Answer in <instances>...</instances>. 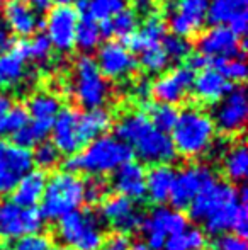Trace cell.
<instances>
[{
    "label": "cell",
    "mask_w": 248,
    "mask_h": 250,
    "mask_svg": "<svg viewBox=\"0 0 248 250\" xmlns=\"http://www.w3.org/2000/svg\"><path fill=\"white\" fill-rule=\"evenodd\" d=\"M58 240L70 250H99L106 240L104 223L89 209H78L58 220Z\"/></svg>",
    "instance_id": "cell-8"
},
{
    "label": "cell",
    "mask_w": 248,
    "mask_h": 250,
    "mask_svg": "<svg viewBox=\"0 0 248 250\" xmlns=\"http://www.w3.org/2000/svg\"><path fill=\"white\" fill-rule=\"evenodd\" d=\"M48 135H50V129L29 121L19 133L14 135V140H16L14 143L22 146V148L31 150V146H38L39 143H43Z\"/></svg>",
    "instance_id": "cell-40"
},
{
    "label": "cell",
    "mask_w": 248,
    "mask_h": 250,
    "mask_svg": "<svg viewBox=\"0 0 248 250\" xmlns=\"http://www.w3.org/2000/svg\"><path fill=\"white\" fill-rule=\"evenodd\" d=\"M138 55H139L138 66L141 65L148 73H163L167 70V66L170 65L169 58L163 53L162 46L150 48V50H145L138 53Z\"/></svg>",
    "instance_id": "cell-38"
},
{
    "label": "cell",
    "mask_w": 248,
    "mask_h": 250,
    "mask_svg": "<svg viewBox=\"0 0 248 250\" xmlns=\"http://www.w3.org/2000/svg\"><path fill=\"white\" fill-rule=\"evenodd\" d=\"M3 24L7 31L16 34L19 40H26L36 34L41 26H44L39 14L22 0H10L3 7Z\"/></svg>",
    "instance_id": "cell-21"
},
{
    "label": "cell",
    "mask_w": 248,
    "mask_h": 250,
    "mask_svg": "<svg viewBox=\"0 0 248 250\" xmlns=\"http://www.w3.org/2000/svg\"><path fill=\"white\" fill-rule=\"evenodd\" d=\"M10 250H53V247H51L50 238L41 233H36L16 240V244Z\"/></svg>",
    "instance_id": "cell-43"
},
{
    "label": "cell",
    "mask_w": 248,
    "mask_h": 250,
    "mask_svg": "<svg viewBox=\"0 0 248 250\" xmlns=\"http://www.w3.org/2000/svg\"><path fill=\"white\" fill-rule=\"evenodd\" d=\"M212 179H216L214 172L204 164H191L175 172V179H173L172 192H170L169 199L172 203V208L179 211L182 208H189V204L194 201L195 196Z\"/></svg>",
    "instance_id": "cell-15"
},
{
    "label": "cell",
    "mask_w": 248,
    "mask_h": 250,
    "mask_svg": "<svg viewBox=\"0 0 248 250\" xmlns=\"http://www.w3.org/2000/svg\"><path fill=\"white\" fill-rule=\"evenodd\" d=\"M34 167L31 150L0 142V196L14 191L17 182Z\"/></svg>",
    "instance_id": "cell-17"
},
{
    "label": "cell",
    "mask_w": 248,
    "mask_h": 250,
    "mask_svg": "<svg viewBox=\"0 0 248 250\" xmlns=\"http://www.w3.org/2000/svg\"><path fill=\"white\" fill-rule=\"evenodd\" d=\"M22 2H26L27 5H31L39 14V12H44V10H50L55 0H22Z\"/></svg>",
    "instance_id": "cell-49"
},
{
    "label": "cell",
    "mask_w": 248,
    "mask_h": 250,
    "mask_svg": "<svg viewBox=\"0 0 248 250\" xmlns=\"http://www.w3.org/2000/svg\"><path fill=\"white\" fill-rule=\"evenodd\" d=\"M187 228V218L182 211L172 206H156L143 218L141 231L145 235L146 245L153 250L163 249L165 242Z\"/></svg>",
    "instance_id": "cell-9"
},
{
    "label": "cell",
    "mask_w": 248,
    "mask_h": 250,
    "mask_svg": "<svg viewBox=\"0 0 248 250\" xmlns=\"http://www.w3.org/2000/svg\"><path fill=\"white\" fill-rule=\"evenodd\" d=\"M165 36H167L165 21L155 14V16L146 17L145 24L141 27H138V31L129 38L128 48L131 51L141 53L145 50H150V48L162 46V41Z\"/></svg>",
    "instance_id": "cell-25"
},
{
    "label": "cell",
    "mask_w": 248,
    "mask_h": 250,
    "mask_svg": "<svg viewBox=\"0 0 248 250\" xmlns=\"http://www.w3.org/2000/svg\"><path fill=\"white\" fill-rule=\"evenodd\" d=\"M134 3V9L133 12L136 14L138 17H150L155 16V0H133Z\"/></svg>",
    "instance_id": "cell-47"
},
{
    "label": "cell",
    "mask_w": 248,
    "mask_h": 250,
    "mask_svg": "<svg viewBox=\"0 0 248 250\" xmlns=\"http://www.w3.org/2000/svg\"><path fill=\"white\" fill-rule=\"evenodd\" d=\"M209 60L208 58H204L202 55H199V53H195V55H191L189 56V66L187 68H191L192 72L194 70H204V68H208L209 66Z\"/></svg>",
    "instance_id": "cell-48"
},
{
    "label": "cell",
    "mask_w": 248,
    "mask_h": 250,
    "mask_svg": "<svg viewBox=\"0 0 248 250\" xmlns=\"http://www.w3.org/2000/svg\"><path fill=\"white\" fill-rule=\"evenodd\" d=\"M26 50H27V58L33 60L41 65H46L51 60V53H53V46H51L50 40L46 38V34H36L31 40H26Z\"/></svg>",
    "instance_id": "cell-39"
},
{
    "label": "cell",
    "mask_w": 248,
    "mask_h": 250,
    "mask_svg": "<svg viewBox=\"0 0 248 250\" xmlns=\"http://www.w3.org/2000/svg\"><path fill=\"white\" fill-rule=\"evenodd\" d=\"M114 136L128 145V148L134 151L145 164L169 165L177 157L170 135L158 131L141 111L124 112L117 119Z\"/></svg>",
    "instance_id": "cell-3"
},
{
    "label": "cell",
    "mask_w": 248,
    "mask_h": 250,
    "mask_svg": "<svg viewBox=\"0 0 248 250\" xmlns=\"http://www.w3.org/2000/svg\"><path fill=\"white\" fill-rule=\"evenodd\" d=\"M128 3L129 0H80L78 5L83 16L102 22L119 14L121 10L128 9Z\"/></svg>",
    "instance_id": "cell-30"
},
{
    "label": "cell",
    "mask_w": 248,
    "mask_h": 250,
    "mask_svg": "<svg viewBox=\"0 0 248 250\" xmlns=\"http://www.w3.org/2000/svg\"><path fill=\"white\" fill-rule=\"evenodd\" d=\"M10 105H12V101H10L9 94L3 92V90H0V118L9 111Z\"/></svg>",
    "instance_id": "cell-51"
},
{
    "label": "cell",
    "mask_w": 248,
    "mask_h": 250,
    "mask_svg": "<svg viewBox=\"0 0 248 250\" xmlns=\"http://www.w3.org/2000/svg\"><path fill=\"white\" fill-rule=\"evenodd\" d=\"M102 43V33H100V26L97 21L90 19L87 16H82L76 24V33H75V46L83 51V55L90 51H95Z\"/></svg>",
    "instance_id": "cell-31"
},
{
    "label": "cell",
    "mask_w": 248,
    "mask_h": 250,
    "mask_svg": "<svg viewBox=\"0 0 248 250\" xmlns=\"http://www.w3.org/2000/svg\"><path fill=\"white\" fill-rule=\"evenodd\" d=\"M70 90L85 111L104 107L113 94L109 80H106L95 60L89 55H82L75 60Z\"/></svg>",
    "instance_id": "cell-7"
},
{
    "label": "cell",
    "mask_w": 248,
    "mask_h": 250,
    "mask_svg": "<svg viewBox=\"0 0 248 250\" xmlns=\"http://www.w3.org/2000/svg\"><path fill=\"white\" fill-rule=\"evenodd\" d=\"M0 250H10V247H7L5 244H0Z\"/></svg>",
    "instance_id": "cell-55"
},
{
    "label": "cell",
    "mask_w": 248,
    "mask_h": 250,
    "mask_svg": "<svg viewBox=\"0 0 248 250\" xmlns=\"http://www.w3.org/2000/svg\"><path fill=\"white\" fill-rule=\"evenodd\" d=\"M233 89L231 82L225 79L218 70L212 66L201 70L197 77H194L191 92L195 96V99L202 104H218L229 90Z\"/></svg>",
    "instance_id": "cell-23"
},
{
    "label": "cell",
    "mask_w": 248,
    "mask_h": 250,
    "mask_svg": "<svg viewBox=\"0 0 248 250\" xmlns=\"http://www.w3.org/2000/svg\"><path fill=\"white\" fill-rule=\"evenodd\" d=\"M208 244V237L201 228H186L182 233H177L165 242V250H201Z\"/></svg>",
    "instance_id": "cell-32"
},
{
    "label": "cell",
    "mask_w": 248,
    "mask_h": 250,
    "mask_svg": "<svg viewBox=\"0 0 248 250\" xmlns=\"http://www.w3.org/2000/svg\"><path fill=\"white\" fill-rule=\"evenodd\" d=\"M113 188L119 196L139 201L146 196V170L139 162L129 160L121 165L113 175Z\"/></svg>",
    "instance_id": "cell-22"
},
{
    "label": "cell",
    "mask_w": 248,
    "mask_h": 250,
    "mask_svg": "<svg viewBox=\"0 0 248 250\" xmlns=\"http://www.w3.org/2000/svg\"><path fill=\"white\" fill-rule=\"evenodd\" d=\"M46 186V175L41 170H31L17 182L12 191V203L19 204L22 208H36L41 203Z\"/></svg>",
    "instance_id": "cell-26"
},
{
    "label": "cell",
    "mask_w": 248,
    "mask_h": 250,
    "mask_svg": "<svg viewBox=\"0 0 248 250\" xmlns=\"http://www.w3.org/2000/svg\"><path fill=\"white\" fill-rule=\"evenodd\" d=\"M26 111L31 123L51 129L55 118L61 111V101L57 94L41 90V92H36L29 97Z\"/></svg>",
    "instance_id": "cell-24"
},
{
    "label": "cell",
    "mask_w": 248,
    "mask_h": 250,
    "mask_svg": "<svg viewBox=\"0 0 248 250\" xmlns=\"http://www.w3.org/2000/svg\"><path fill=\"white\" fill-rule=\"evenodd\" d=\"M170 133L175 153L186 158L202 157L212 150L216 142V128L211 116L197 105L182 109Z\"/></svg>",
    "instance_id": "cell-4"
},
{
    "label": "cell",
    "mask_w": 248,
    "mask_h": 250,
    "mask_svg": "<svg viewBox=\"0 0 248 250\" xmlns=\"http://www.w3.org/2000/svg\"><path fill=\"white\" fill-rule=\"evenodd\" d=\"M245 48V41L226 26H211L197 40V53L209 62L243 58Z\"/></svg>",
    "instance_id": "cell-13"
},
{
    "label": "cell",
    "mask_w": 248,
    "mask_h": 250,
    "mask_svg": "<svg viewBox=\"0 0 248 250\" xmlns=\"http://www.w3.org/2000/svg\"><path fill=\"white\" fill-rule=\"evenodd\" d=\"M129 240L126 235H113V237H109L107 240H104L102 247L99 250H129Z\"/></svg>",
    "instance_id": "cell-45"
},
{
    "label": "cell",
    "mask_w": 248,
    "mask_h": 250,
    "mask_svg": "<svg viewBox=\"0 0 248 250\" xmlns=\"http://www.w3.org/2000/svg\"><path fill=\"white\" fill-rule=\"evenodd\" d=\"M85 203V181L78 174L70 170L55 172L46 179L43 198H41V216L44 220H61L63 216L78 211Z\"/></svg>",
    "instance_id": "cell-6"
},
{
    "label": "cell",
    "mask_w": 248,
    "mask_h": 250,
    "mask_svg": "<svg viewBox=\"0 0 248 250\" xmlns=\"http://www.w3.org/2000/svg\"><path fill=\"white\" fill-rule=\"evenodd\" d=\"M248 118V99L243 87H233L212 109V123L225 135H236L245 128Z\"/></svg>",
    "instance_id": "cell-14"
},
{
    "label": "cell",
    "mask_w": 248,
    "mask_h": 250,
    "mask_svg": "<svg viewBox=\"0 0 248 250\" xmlns=\"http://www.w3.org/2000/svg\"><path fill=\"white\" fill-rule=\"evenodd\" d=\"M60 3H63V5H72L73 2H80V0H58Z\"/></svg>",
    "instance_id": "cell-53"
},
{
    "label": "cell",
    "mask_w": 248,
    "mask_h": 250,
    "mask_svg": "<svg viewBox=\"0 0 248 250\" xmlns=\"http://www.w3.org/2000/svg\"><path fill=\"white\" fill-rule=\"evenodd\" d=\"M27 60L26 40H17L0 51V90L16 89L26 80Z\"/></svg>",
    "instance_id": "cell-20"
},
{
    "label": "cell",
    "mask_w": 248,
    "mask_h": 250,
    "mask_svg": "<svg viewBox=\"0 0 248 250\" xmlns=\"http://www.w3.org/2000/svg\"><path fill=\"white\" fill-rule=\"evenodd\" d=\"M129 250H153V249H150L146 244H143V242H139V244H136L134 247H131Z\"/></svg>",
    "instance_id": "cell-52"
},
{
    "label": "cell",
    "mask_w": 248,
    "mask_h": 250,
    "mask_svg": "<svg viewBox=\"0 0 248 250\" xmlns=\"http://www.w3.org/2000/svg\"><path fill=\"white\" fill-rule=\"evenodd\" d=\"M162 50L167 55L169 62H182L192 55V44L189 40H184L175 34H167L162 41Z\"/></svg>",
    "instance_id": "cell-36"
},
{
    "label": "cell",
    "mask_w": 248,
    "mask_h": 250,
    "mask_svg": "<svg viewBox=\"0 0 248 250\" xmlns=\"http://www.w3.org/2000/svg\"><path fill=\"white\" fill-rule=\"evenodd\" d=\"M131 94L134 96L136 101L146 102V101L150 99V97H152V83H150L148 80H145V79L138 80V82L133 85Z\"/></svg>",
    "instance_id": "cell-46"
},
{
    "label": "cell",
    "mask_w": 248,
    "mask_h": 250,
    "mask_svg": "<svg viewBox=\"0 0 248 250\" xmlns=\"http://www.w3.org/2000/svg\"><path fill=\"white\" fill-rule=\"evenodd\" d=\"M192 220L204 223L211 235L228 231L245 237L248 228V209L245 189L238 191L228 182L212 179L189 204Z\"/></svg>",
    "instance_id": "cell-1"
},
{
    "label": "cell",
    "mask_w": 248,
    "mask_h": 250,
    "mask_svg": "<svg viewBox=\"0 0 248 250\" xmlns=\"http://www.w3.org/2000/svg\"><path fill=\"white\" fill-rule=\"evenodd\" d=\"M58 250H70V249H65V247H63V249H58Z\"/></svg>",
    "instance_id": "cell-56"
},
{
    "label": "cell",
    "mask_w": 248,
    "mask_h": 250,
    "mask_svg": "<svg viewBox=\"0 0 248 250\" xmlns=\"http://www.w3.org/2000/svg\"><path fill=\"white\" fill-rule=\"evenodd\" d=\"M209 0H172L167 7V26L184 40L197 36L208 22Z\"/></svg>",
    "instance_id": "cell-10"
},
{
    "label": "cell",
    "mask_w": 248,
    "mask_h": 250,
    "mask_svg": "<svg viewBox=\"0 0 248 250\" xmlns=\"http://www.w3.org/2000/svg\"><path fill=\"white\" fill-rule=\"evenodd\" d=\"M78 19V10L73 5L58 3L57 7L48 10V17L43 24L46 27V38L58 53L66 55L75 50V33Z\"/></svg>",
    "instance_id": "cell-12"
},
{
    "label": "cell",
    "mask_w": 248,
    "mask_h": 250,
    "mask_svg": "<svg viewBox=\"0 0 248 250\" xmlns=\"http://www.w3.org/2000/svg\"><path fill=\"white\" fill-rule=\"evenodd\" d=\"M44 218L36 208H22L12 201L0 203V235L7 240H19L39 233Z\"/></svg>",
    "instance_id": "cell-11"
},
{
    "label": "cell",
    "mask_w": 248,
    "mask_h": 250,
    "mask_svg": "<svg viewBox=\"0 0 248 250\" xmlns=\"http://www.w3.org/2000/svg\"><path fill=\"white\" fill-rule=\"evenodd\" d=\"M131 160V150L117 136L102 135L92 140L85 148L68 158L66 170L83 172L90 177H102L114 174L126 162Z\"/></svg>",
    "instance_id": "cell-5"
},
{
    "label": "cell",
    "mask_w": 248,
    "mask_h": 250,
    "mask_svg": "<svg viewBox=\"0 0 248 250\" xmlns=\"http://www.w3.org/2000/svg\"><path fill=\"white\" fill-rule=\"evenodd\" d=\"M175 170L170 165H153L146 172V196L150 201L163 206L170 199Z\"/></svg>",
    "instance_id": "cell-27"
},
{
    "label": "cell",
    "mask_w": 248,
    "mask_h": 250,
    "mask_svg": "<svg viewBox=\"0 0 248 250\" xmlns=\"http://www.w3.org/2000/svg\"><path fill=\"white\" fill-rule=\"evenodd\" d=\"M192 82H194V72L187 66L165 70L152 83V96L163 104H180L191 94Z\"/></svg>",
    "instance_id": "cell-19"
},
{
    "label": "cell",
    "mask_w": 248,
    "mask_h": 250,
    "mask_svg": "<svg viewBox=\"0 0 248 250\" xmlns=\"http://www.w3.org/2000/svg\"><path fill=\"white\" fill-rule=\"evenodd\" d=\"M95 60L100 73L106 80H124L129 79L138 70V60L121 41H107L97 48Z\"/></svg>",
    "instance_id": "cell-16"
},
{
    "label": "cell",
    "mask_w": 248,
    "mask_h": 250,
    "mask_svg": "<svg viewBox=\"0 0 248 250\" xmlns=\"http://www.w3.org/2000/svg\"><path fill=\"white\" fill-rule=\"evenodd\" d=\"M248 0H209L208 21L212 26L233 24L240 17H247Z\"/></svg>",
    "instance_id": "cell-28"
},
{
    "label": "cell",
    "mask_w": 248,
    "mask_h": 250,
    "mask_svg": "<svg viewBox=\"0 0 248 250\" xmlns=\"http://www.w3.org/2000/svg\"><path fill=\"white\" fill-rule=\"evenodd\" d=\"M100 221L116 230L119 235H128L141 228L143 214L134 201L124 196L106 198L100 203Z\"/></svg>",
    "instance_id": "cell-18"
},
{
    "label": "cell",
    "mask_w": 248,
    "mask_h": 250,
    "mask_svg": "<svg viewBox=\"0 0 248 250\" xmlns=\"http://www.w3.org/2000/svg\"><path fill=\"white\" fill-rule=\"evenodd\" d=\"M113 125V116L106 107L80 111L76 107H65L58 112L51 125L53 145L60 153L76 155L92 140L106 135Z\"/></svg>",
    "instance_id": "cell-2"
},
{
    "label": "cell",
    "mask_w": 248,
    "mask_h": 250,
    "mask_svg": "<svg viewBox=\"0 0 248 250\" xmlns=\"http://www.w3.org/2000/svg\"><path fill=\"white\" fill-rule=\"evenodd\" d=\"M109 24H111V33H113V36L128 41L129 38L138 31L139 17L133 12V9H124V10H121L119 14H116L114 17H111Z\"/></svg>",
    "instance_id": "cell-34"
},
{
    "label": "cell",
    "mask_w": 248,
    "mask_h": 250,
    "mask_svg": "<svg viewBox=\"0 0 248 250\" xmlns=\"http://www.w3.org/2000/svg\"><path fill=\"white\" fill-rule=\"evenodd\" d=\"M223 172L231 182L245 181L248 174V153L245 143H235L221 153Z\"/></svg>",
    "instance_id": "cell-29"
},
{
    "label": "cell",
    "mask_w": 248,
    "mask_h": 250,
    "mask_svg": "<svg viewBox=\"0 0 248 250\" xmlns=\"http://www.w3.org/2000/svg\"><path fill=\"white\" fill-rule=\"evenodd\" d=\"M60 160H61V153L55 148L53 143H48V142L39 143L33 153V164H36L41 172L55 168L60 164Z\"/></svg>",
    "instance_id": "cell-41"
},
{
    "label": "cell",
    "mask_w": 248,
    "mask_h": 250,
    "mask_svg": "<svg viewBox=\"0 0 248 250\" xmlns=\"http://www.w3.org/2000/svg\"><path fill=\"white\" fill-rule=\"evenodd\" d=\"M146 116H148V119L152 121V125L155 126L158 131L167 133V135H169V133L172 131L173 125H175L179 111H177L175 105L156 102V104L150 105L148 114Z\"/></svg>",
    "instance_id": "cell-33"
},
{
    "label": "cell",
    "mask_w": 248,
    "mask_h": 250,
    "mask_svg": "<svg viewBox=\"0 0 248 250\" xmlns=\"http://www.w3.org/2000/svg\"><path fill=\"white\" fill-rule=\"evenodd\" d=\"M212 68L218 70L228 82H243L247 79V63L243 58H228L212 62Z\"/></svg>",
    "instance_id": "cell-37"
},
{
    "label": "cell",
    "mask_w": 248,
    "mask_h": 250,
    "mask_svg": "<svg viewBox=\"0 0 248 250\" xmlns=\"http://www.w3.org/2000/svg\"><path fill=\"white\" fill-rule=\"evenodd\" d=\"M9 2V0H0V9H3L5 7V3Z\"/></svg>",
    "instance_id": "cell-54"
},
{
    "label": "cell",
    "mask_w": 248,
    "mask_h": 250,
    "mask_svg": "<svg viewBox=\"0 0 248 250\" xmlns=\"http://www.w3.org/2000/svg\"><path fill=\"white\" fill-rule=\"evenodd\" d=\"M9 31H7L5 24H3L2 17H0V51H3L7 46H9Z\"/></svg>",
    "instance_id": "cell-50"
},
{
    "label": "cell",
    "mask_w": 248,
    "mask_h": 250,
    "mask_svg": "<svg viewBox=\"0 0 248 250\" xmlns=\"http://www.w3.org/2000/svg\"><path fill=\"white\" fill-rule=\"evenodd\" d=\"M29 123V116L24 105H10V109L0 118V135H16Z\"/></svg>",
    "instance_id": "cell-35"
},
{
    "label": "cell",
    "mask_w": 248,
    "mask_h": 250,
    "mask_svg": "<svg viewBox=\"0 0 248 250\" xmlns=\"http://www.w3.org/2000/svg\"><path fill=\"white\" fill-rule=\"evenodd\" d=\"M216 247L218 250H247V242L245 237H240L236 233H225L219 235Z\"/></svg>",
    "instance_id": "cell-44"
},
{
    "label": "cell",
    "mask_w": 248,
    "mask_h": 250,
    "mask_svg": "<svg viewBox=\"0 0 248 250\" xmlns=\"http://www.w3.org/2000/svg\"><path fill=\"white\" fill-rule=\"evenodd\" d=\"M107 182L100 177H92L85 182V201L92 204L102 203L107 198Z\"/></svg>",
    "instance_id": "cell-42"
}]
</instances>
